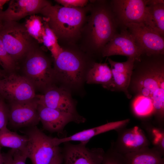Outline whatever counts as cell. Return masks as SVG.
Returning <instances> with one entry per match:
<instances>
[{
    "label": "cell",
    "mask_w": 164,
    "mask_h": 164,
    "mask_svg": "<svg viewBox=\"0 0 164 164\" xmlns=\"http://www.w3.org/2000/svg\"><path fill=\"white\" fill-rule=\"evenodd\" d=\"M142 55L138 63L140 75L136 79L134 87L138 95L150 99L153 114L160 125L162 126L164 117V64L163 56Z\"/></svg>",
    "instance_id": "cell-1"
},
{
    "label": "cell",
    "mask_w": 164,
    "mask_h": 164,
    "mask_svg": "<svg viewBox=\"0 0 164 164\" xmlns=\"http://www.w3.org/2000/svg\"><path fill=\"white\" fill-rule=\"evenodd\" d=\"M39 13L58 39L67 40L79 35L85 17V11L82 8H68L51 4L44 7Z\"/></svg>",
    "instance_id": "cell-2"
},
{
    "label": "cell",
    "mask_w": 164,
    "mask_h": 164,
    "mask_svg": "<svg viewBox=\"0 0 164 164\" xmlns=\"http://www.w3.org/2000/svg\"><path fill=\"white\" fill-rule=\"evenodd\" d=\"M21 62L22 75L31 83L36 91H44L53 85L55 79L50 61L38 44L28 52Z\"/></svg>",
    "instance_id": "cell-3"
},
{
    "label": "cell",
    "mask_w": 164,
    "mask_h": 164,
    "mask_svg": "<svg viewBox=\"0 0 164 164\" xmlns=\"http://www.w3.org/2000/svg\"><path fill=\"white\" fill-rule=\"evenodd\" d=\"M118 26L110 4L99 1L92 10L89 23L90 40L93 48L102 50L117 32Z\"/></svg>",
    "instance_id": "cell-4"
},
{
    "label": "cell",
    "mask_w": 164,
    "mask_h": 164,
    "mask_svg": "<svg viewBox=\"0 0 164 164\" xmlns=\"http://www.w3.org/2000/svg\"><path fill=\"white\" fill-rule=\"evenodd\" d=\"M24 132L28 138L25 152L32 164H50L62 152L55 137L48 136L37 126L28 128Z\"/></svg>",
    "instance_id": "cell-5"
},
{
    "label": "cell",
    "mask_w": 164,
    "mask_h": 164,
    "mask_svg": "<svg viewBox=\"0 0 164 164\" xmlns=\"http://www.w3.org/2000/svg\"><path fill=\"white\" fill-rule=\"evenodd\" d=\"M0 35L6 50L18 66L28 52L38 43L29 34L24 24L17 22H9Z\"/></svg>",
    "instance_id": "cell-6"
},
{
    "label": "cell",
    "mask_w": 164,
    "mask_h": 164,
    "mask_svg": "<svg viewBox=\"0 0 164 164\" xmlns=\"http://www.w3.org/2000/svg\"><path fill=\"white\" fill-rule=\"evenodd\" d=\"M36 95L33 86L22 75L14 72L0 79V96L9 103L29 101Z\"/></svg>",
    "instance_id": "cell-7"
},
{
    "label": "cell",
    "mask_w": 164,
    "mask_h": 164,
    "mask_svg": "<svg viewBox=\"0 0 164 164\" xmlns=\"http://www.w3.org/2000/svg\"><path fill=\"white\" fill-rule=\"evenodd\" d=\"M54 60L53 69L55 79H60L72 85L81 83L84 64L78 55L72 51L63 50Z\"/></svg>",
    "instance_id": "cell-8"
},
{
    "label": "cell",
    "mask_w": 164,
    "mask_h": 164,
    "mask_svg": "<svg viewBox=\"0 0 164 164\" xmlns=\"http://www.w3.org/2000/svg\"><path fill=\"white\" fill-rule=\"evenodd\" d=\"M102 50L103 57L119 55L139 61L143 51L135 39L125 26H121Z\"/></svg>",
    "instance_id": "cell-9"
},
{
    "label": "cell",
    "mask_w": 164,
    "mask_h": 164,
    "mask_svg": "<svg viewBox=\"0 0 164 164\" xmlns=\"http://www.w3.org/2000/svg\"><path fill=\"white\" fill-rule=\"evenodd\" d=\"M110 4L121 27L131 23L145 24L147 16L145 0H113Z\"/></svg>",
    "instance_id": "cell-10"
},
{
    "label": "cell",
    "mask_w": 164,
    "mask_h": 164,
    "mask_svg": "<svg viewBox=\"0 0 164 164\" xmlns=\"http://www.w3.org/2000/svg\"><path fill=\"white\" fill-rule=\"evenodd\" d=\"M38 101L36 97L26 101L9 103V123L11 126L16 128L36 126L40 122Z\"/></svg>",
    "instance_id": "cell-11"
},
{
    "label": "cell",
    "mask_w": 164,
    "mask_h": 164,
    "mask_svg": "<svg viewBox=\"0 0 164 164\" xmlns=\"http://www.w3.org/2000/svg\"><path fill=\"white\" fill-rule=\"evenodd\" d=\"M125 26L147 55L164 54V37L143 23L127 24Z\"/></svg>",
    "instance_id": "cell-12"
},
{
    "label": "cell",
    "mask_w": 164,
    "mask_h": 164,
    "mask_svg": "<svg viewBox=\"0 0 164 164\" xmlns=\"http://www.w3.org/2000/svg\"><path fill=\"white\" fill-rule=\"evenodd\" d=\"M62 150L63 164H102L105 153L100 148L89 149L86 144L66 142Z\"/></svg>",
    "instance_id": "cell-13"
},
{
    "label": "cell",
    "mask_w": 164,
    "mask_h": 164,
    "mask_svg": "<svg viewBox=\"0 0 164 164\" xmlns=\"http://www.w3.org/2000/svg\"><path fill=\"white\" fill-rule=\"evenodd\" d=\"M37 111L43 128L52 133L61 132L70 122L80 124L86 121L84 117L78 114L65 112L39 104Z\"/></svg>",
    "instance_id": "cell-14"
},
{
    "label": "cell",
    "mask_w": 164,
    "mask_h": 164,
    "mask_svg": "<svg viewBox=\"0 0 164 164\" xmlns=\"http://www.w3.org/2000/svg\"><path fill=\"white\" fill-rule=\"evenodd\" d=\"M118 135L112 146L118 152L124 155L149 147L150 142L143 130L138 126L117 130Z\"/></svg>",
    "instance_id": "cell-15"
},
{
    "label": "cell",
    "mask_w": 164,
    "mask_h": 164,
    "mask_svg": "<svg viewBox=\"0 0 164 164\" xmlns=\"http://www.w3.org/2000/svg\"><path fill=\"white\" fill-rule=\"evenodd\" d=\"M38 104L62 111L78 114L69 92L53 85L42 94H36Z\"/></svg>",
    "instance_id": "cell-16"
},
{
    "label": "cell",
    "mask_w": 164,
    "mask_h": 164,
    "mask_svg": "<svg viewBox=\"0 0 164 164\" xmlns=\"http://www.w3.org/2000/svg\"><path fill=\"white\" fill-rule=\"evenodd\" d=\"M50 4L45 0H12L4 12L8 21L17 22L27 16L39 13L43 9Z\"/></svg>",
    "instance_id": "cell-17"
},
{
    "label": "cell",
    "mask_w": 164,
    "mask_h": 164,
    "mask_svg": "<svg viewBox=\"0 0 164 164\" xmlns=\"http://www.w3.org/2000/svg\"><path fill=\"white\" fill-rule=\"evenodd\" d=\"M129 118L115 121L111 122L105 124L87 129L84 130L72 135L62 138H57L59 145L70 141H79L87 144L93 137L98 135L111 130H118L125 128L129 123Z\"/></svg>",
    "instance_id": "cell-18"
},
{
    "label": "cell",
    "mask_w": 164,
    "mask_h": 164,
    "mask_svg": "<svg viewBox=\"0 0 164 164\" xmlns=\"http://www.w3.org/2000/svg\"><path fill=\"white\" fill-rule=\"evenodd\" d=\"M146 3L145 25L164 37V1L146 0Z\"/></svg>",
    "instance_id": "cell-19"
},
{
    "label": "cell",
    "mask_w": 164,
    "mask_h": 164,
    "mask_svg": "<svg viewBox=\"0 0 164 164\" xmlns=\"http://www.w3.org/2000/svg\"><path fill=\"white\" fill-rule=\"evenodd\" d=\"M125 164H162L163 155L154 147H147L123 155Z\"/></svg>",
    "instance_id": "cell-20"
},
{
    "label": "cell",
    "mask_w": 164,
    "mask_h": 164,
    "mask_svg": "<svg viewBox=\"0 0 164 164\" xmlns=\"http://www.w3.org/2000/svg\"><path fill=\"white\" fill-rule=\"evenodd\" d=\"M87 83L101 84L105 88L113 91L111 70L106 63H94L87 74Z\"/></svg>",
    "instance_id": "cell-21"
},
{
    "label": "cell",
    "mask_w": 164,
    "mask_h": 164,
    "mask_svg": "<svg viewBox=\"0 0 164 164\" xmlns=\"http://www.w3.org/2000/svg\"><path fill=\"white\" fill-rule=\"evenodd\" d=\"M28 142L25 135H22L11 131L7 128L0 132V146L25 152Z\"/></svg>",
    "instance_id": "cell-22"
},
{
    "label": "cell",
    "mask_w": 164,
    "mask_h": 164,
    "mask_svg": "<svg viewBox=\"0 0 164 164\" xmlns=\"http://www.w3.org/2000/svg\"><path fill=\"white\" fill-rule=\"evenodd\" d=\"M43 17L44 23L42 34L41 43H43L50 51L54 60L57 57L63 49L58 43L57 37L50 28L45 18Z\"/></svg>",
    "instance_id": "cell-23"
},
{
    "label": "cell",
    "mask_w": 164,
    "mask_h": 164,
    "mask_svg": "<svg viewBox=\"0 0 164 164\" xmlns=\"http://www.w3.org/2000/svg\"><path fill=\"white\" fill-rule=\"evenodd\" d=\"M146 131L153 147L164 155V130L162 127L155 126L149 123L142 125Z\"/></svg>",
    "instance_id": "cell-24"
},
{
    "label": "cell",
    "mask_w": 164,
    "mask_h": 164,
    "mask_svg": "<svg viewBox=\"0 0 164 164\" xmlns=\"http://www.w3.org/2000/svg\"><path fill=\"white\" fill-rule=\"evenodd\" d=\"M43 23V17L33 15L26 19L24 24L29 34L38 43H41Z\"/></svg>",
    "instance_id": "cell-25"
},
{
    "label": "cell",
    "mask_w": 164,
    "mask_h": 164,
    "mask_svg": "<svg viewBox=\"0 0 164 164\" xmlns=\"http://www.w3.org/2000/svg\"><path fill=\"white\" fill-rule=\"evenodd\" d=\"M134 114L137 116L143 118L153 114L154 109L151 100L142 95H138L132 104Z\"/></svg>",
    "instance_id": "cell-26"
},
{
    "label": "cell",
    "mask_w": 164,
    "mask_h": 164,
    "mask_svg": "<svg viewBox=\"0 0 164 164\" xmlns=\"http://www.w3.org/2000/svg\"><path fill=\"white\" fill-rule=\"evenodd\" d=\"M112 75L114 85L113 91L118 90L124 92L127 97L130 98L131 96L128 91L132 75L118 72L111 68Z\"/></svg>",
    "instance_id": "cell-27"
},
{
    "label": "cell",
    "mask_w": 164,
    "mask_h": 164,
    "mask_svg": "<svg viewBox=\"0 0 164 164\" xmlns=\"http://www.w3.org/2000/svg\"><path fill=\"white\" fill-rule=\"evenodd\" d=\"M0 65L5 75L16 72L18 68L17 64L6 50L0 35Z\"/></svg>",
    "instance_id": "cell-28"
},
{
    "label": "cell",
    "mask_w": 164,
    "mask_h": 164,
    "mask_svg": "<svg viewBox=\"0 0 164 164\" xmlns=\"http://www.w3.org/2000/svg\"><path fill=\"white\" fill-rule=\"evenodd\" d=\"M108 60L111 68L118 72L132 75L135 61L134 58H128L126 61L121 62L114 61L109 58Z\"/></svg>",
    "instance_id": "cell-29"
},
{
    "label": "cell",
    "mask_w": 164,
    "mask_h": 164,
    "mask_svg": "<svg viewBox=\"0 0 164 164\" xmlns=\"http://www.w3.org/2000/svg\"><path fill=\"white\" fill-rule=\"evenodd\" d=\"M102 164H125L123 155L117 152L112 147L105 152Z\"/></svg>",
    "instance_id": "cell-30"
},
{
    "label": "cell",
    "mask_w": 164,
    "mask_h": 164,
    "mask_svg": "<svg viewBox=\"0 0 164 164\" xmlns=\"http://www.w3.org/2000/svg\"><path fill=\"white\" fill-rule=\"evenodd\" d=\"M9 109L5 100L0 99V132L7 128L9 123Z\"/></svg>",
    "instance_id": "cell-31"
},
{
    "label": "cell",
    "mask_w": 164,
    "mask_h": 164,
    "mask_svg": "<svg viewBox=\"0 0 164 164\" xmlns=\"http://www.w3.org/2000/svg\"><path fill=\"white\" fill-rule=\"evenodd\" d=\"M63 6L68 8H82L88 2L87 0H56L55 1Z\"/></svg>",
    "instance_id": "cell-32"
},
{
    "label": "cell",
    "mask_w": 164,
    "mask_h": 164,
    "mask_svg": "<svg viewBox=\"0 0 164 164\" xmlns=\"http://www.w3.org/2000/svg\"><path fill=\"white\" fill-rule=\"evenodd\" d=\"M13 164H26L27 156L24 152L13 150Z\"/></svg>",
    "instance_id": "cell-33"
},
{
    "label": "cell",
    "mask_w": 164,
    "mask_h": 164,
    "mask_svg": "<svg viewBox=\"0 0 164 164\" xmlns=\"http://www.w3.org/2000/svg\"><path fill=\"white\" fill-rule=\"evenodd\" d=\"M13 150L11 149L7 153L3 154L4 164H13Z\"/></svg>",
    "instance_id": "cell-34"
},
{
    "label": "cell",
    "mask_w": 164,
    "mask_h": 164,
    "mask_svg": "<svg viewBox=\"0 0 164 164\" xmlns=\"http://www.w3.org/2000/svg\"><path fill=\"white\" fill-rule=\"evenodd\" d=\"M8 22L6 18L4 11L0 10V33L4 30Z\"/></svg>",
    "instance_id": "cell-35"
},
{
    "label": "cell",
    "mask_w": 164,
    "mask_h": 164,
    "mask_svg": "<svg viewBox=\"0 0 164 164\" xmlns=\"http://www.w3.org/2000/svg\"><path fill=\"white\" fill-rule=\"evenodd\" d=\"M63 162V157L62 152L57 154L50 164H62Z\"/></svg>",
    "instance_id": "cell-36"
},
{
    "label": "cell",
    "mask_w": 164,
    "mask_h": 164,
    "mask_svg": "<svg viewBox=\"0 0 164 164\" xmlns=\"http://www.w3.org/2000/svg\"><path fill=\"white\" fill-rule=\"evenodd\" d=\"M9 1L8 0H0V10H2L3 5Z\"/></svg>",
    "instance_id": "cell-37"
},
{
    "label": "cell",
    "mask_w": 164,
    "mask_h": 164,
    "mask_svg": "<svg viewBox=\"0 0 164 164\" xmlns=\"http://www.w3.org/2000/svg\"><path fill=\"white\" fill-rule=\"evenodd\" d=\"M2 147L0 146V164H4L3 154L1 152Z\"/></svg>",
    "instance_id": "cell-38"
},
{
    "label": "cell",
    "mask_w": 164,
    "mask_h": 164,
    "mask_svg": "<svg viewBox=\"0 0 164 164\" xmlns=\"http://www.w3.org/2000/svg\"><path fill=\"white\" fill-rule=\"evenodd\" d=\"M5 76V75L2 70L0 68V79L3 78Z\"/></svg>",
    "instance_id": "cell-39"
},
{
    "label": "cell",
    "mask_w": 164,
    "mask_h": 164,
    "mask_svg": "<svg viewBox=\"0 0 164 164\" xmlns=\"http://www.w3.org/2000/svg\"><path fill=\"white\" fill-rule=\"evenodd\" d=\"M162 164H164V163H162Z\"/></svg>",
    "instance_id": "cell-40"
},
{
    "label": "cell",
    "mask_w": 164,
    "mask_h": 164,
    "mask_svg": "<svg viewBox=\"0 0 164 164\" xmlns=\"http://www.w3.org/2000/svg\"><path fill=\"white\" fill-rule=\"evenodd\" d=\"M0 98H1V97L0 96Z\"/></svg>",
    "instance_id": "cell-41"
},
{
    "label": "cell",
    "mask_w": 164,
    "mask_h": 164,
    "mask_svg": "<svg viewBox=\"0 0 164 164\" xmlns=\"http://www.w3.org/2000/svg\"></svg>",
    "instance_id": "cell-42"
}]
</instances>
